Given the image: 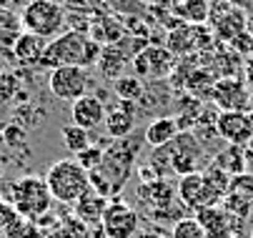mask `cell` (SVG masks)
I'll return each mask as SVG.
<instances>
[{"mask_svg":"<svg viewBox=\"0 0 253 238\" xmlns=\"http://www.w3.org/2000/svg\"><path fill=\"white\" fill-rule=\"evenodd\" d=\"M138 153H140V141H135L133 135H128L123 141H113L105 148L100 168L90 173V186L105 198L118 193L133 171Z\"/></svg>","mask_w":253,"mask_h":238,"instance_id":"6da1fadb","label":"cell"},{"mask_svg":"<svg viewBox=\"0 0 253 238\" xmlns=\"http://www.w3.org/2000/svg\"><path fill=\"white\" fill-rule=\"evenodd\" d=\"M100 50H103V45H98L88 33H83V30H65V33H60L58 38L48 40V48H45L41 68H50V71H55V68H60V65L93 68V65H98Z\"/></svg>","mask_w":253,"mask_h":238,"instance_id":"7a4b0ae2","label":"cell"},{"mask_svg":"<svg viewBox=\"0 0 253 238\" xmlns=\"http://www.w3.org/2000/svg\"><path fill=\"white\" fill-rule=\"evenodd\" d=\"M45 183L53 196V200L63 206H76V203L93 188L90 186V173L76 160V158H63L55 160L45 171Z\"/></svg>","mask_w":253,"mask_h":238,"instance_id":"3957f363","label":"cell"},{"mask_svg":"<svg viewBox=\"0 0 253 238\" xmlns=\"http://www.w3.org/2000/svg\"><path fill=\"white\" fill-rule=\"evenodd\" d=\"M5 200L18 211L20 218L35 221V223L45 218L53 208V196L48 191L45 178H41V176H23V178L13 181Z\"/></svg>","mask_w":253,"mask_h":238,"instance_id":"277c9868","label":"cell"},{"mask_svg":"<svg viewBox=\"0 0 253 238\" xmlns=\"http://www.w3.org/2000/svg\"><path fill=\"white\" fill-rule=\"evenodd\" d=\"M20 20H23V30L41 36L45 40H53L63 33L68 15L58 0H30L20 10Z\"/></svg>","mask_w":253,"mask_h":238,"instance_id":"5b68a950","label":"cell"},{"mask_svg":"<svg viewBox=\"0 0 253 238\" xmlns=\"http://www.w3.org/2000/svg\"><path fill=\"white\" fill-rule=\"evenodd\" d=\"M161 153L166 156V165L178 178L201 171L198 163L203 158V148L193 130H180L166 148H161Z\"/></svg>","mask_w":253,"mask_h":238,"instance_id":"8992f818","label":"cell"},{"mask_svg":"<svg viewBox=\"0 0 253 238\" xmlns=\"http://www.w3.org/2000/svg\"><path fill=\"white\" fill-rule=\"evenodd\" d=\"M178 198L186 208L191 211H203V208H211V206H218L223 200V196L211 186V181L206 178L203 171H196V173H188V176H180L178 178Z\"/></svg>","mask_w":253,"mask_h":238,"instance_id":"52a82bcc","label":"cell"},{"mask_svg":"<svg viewBox=\"0 0 253 238\" xmlns=\"http://www.w3.org/2000/svg\"><path fill=\"white\" fill-rule=\"evenodd\" d=\"M48 88L58 100H70V103H76L78 98L88 95V88H90L88 68H78V65L55 68V71H50V76H48Z\"/></svg>","mask_w":253,"mask_h":238,"instance_id":"ba28073f","label":"cell"},{"mask_svg":"<svg viewBox=\"0 0 253 238\" xmlns=\"http://www.w3.org/2000/svg\"><path fill=\"white\" fill-rule=\"evenodd\" d=\"M246 20H248V13L231 5V3H218L211 8V18H208V28L215 36V40H221L226 45H231L238 36L246 33Z\"/></svg>","mask_w":253,"mask_h":238,"instance_id":"9c48e42d","label":"cell"},{"mask_svg":"<svg viewBox=\"0 0 253 238\" xmlns=\"http://www.w3.org/2000/svg\"><path fill=\"white\" fill-rule=\"evenodd\" d=\"M133 68H135V76L140 80H161V78H168L173 73V63H175V55L166 48V45H146L133 60Z\"/></svg>","mask_w":253,"mask_h":238,"instance_id":"30bf717a","label":"cell"},{"mask_svg":"<svg viewBox=\"0 0 253 238\" xmlns=\"http://www.w3.org/2000/svg\"><path fill=\"white\" fill-rule=\"evenodd\" d=\"M140 228V216L123 200H111L105 208L100 231L105 238H133Z\"/></svg>","mask_w":253,"mask_h":238,"instance_id":"8fae6325","label":"cell"},{"mask_svg":"<svg viewBox=\"0 0 253 238\" xmlns=\"http://www.w3.org/2000/svg\"><path fill=\"white\" fill-rule=\"evenodd\" d=\"M211 100L213 106H218L221 111H241L248 113L253 95L246 85V80L241 78H218L215 85L211 88Z\"/></svg>","mask_w":253,"mask_h":238,"instance_id":"7c38bea8","label":"cell"},{"mask_svg":"<svg viewBox=\"0 0 253 238\" xmlns=\"http://www.w3.org/2000/svg\"><path fill=\"white\" fill-rule=\"evenodd\" d=\"M215 133L228 146H248L253 141V118L241 111H218L215 116Z\"/></svg>","mask_w":253,"mask_h":238,"instance_id":"4fadbf2b","label":"cell"},{"mask_svg":"<svg viewBox=\"0 0 253 238\" xmlns=\"http://www.w3.org/2000/svg\"><path fill=\"white\" fill-rule=\"evenodd\" d=\"M211 43V33L206 25H178L173 30L166 33V48L173 53V55H188V53H196L201 48H208Z\"/></svg>","mask_w":253,"mask_h":238,"instance_id":"5bb4252c","label":"cell"},{"mask_svg":"<svg viewBox=\"0 0 253 238\" xmlns=\"http://www.w3.org/2000/svg\"><path fill=\"white\" fill-rule=\"evenodd\" d=\"M135 103H128V100H118L116 106H111L105 111V123L103 130L111 141H123L128 135H133L135 128Z\"/></svg>","mask_w":253,"mask_h":238,"instance_id":"9a60e30c","label":"cell"},{"mask_svg":"<svg viewBox=\"0 0 253 238\" xmlns=\"http://www.w3.org/2000/svg\"><path fill=\"white\" fill-rule=\"evenodd\" d=\"M196 218L201 221L206 238H236L238 231V218L231 216L223 206H211L196 213Z\"/></svg>","mask_w":253,"mask_h":238,"instance_id":"2e32d148","label":"cell"},{"mask_svg":"<svg viewBox=\"0 0 253 238\" xmlns=\"http://www.w3.org/2000/svg\"><path fill=\"white\" fill-rule=\"evenodd\" d=\"M105 103L98 98V95H83L78 98L73 106H70V118H73L76 125L85 128V130H95V128H103L105 123Z\"/></svg>","mask_w":253,"mask_h":238,"instance_id":"e0dca14e","label":"cell"},{"mask_svg":"<svg viewBox=\"0 0 253 238\" xmlns=\"http://www.w3.org/2000/svg\"><path fill=\"white\" fill-rule=\"evenodd\" d=\"M45 48H48V40H45V38L33 36V33L23 30V36H20V38L15 40V45H13V58H15L20 65L41 68L43 55H45Z\"/></svg>","mask_w":253,"mask_h":238,"instance_id":"ac0fdd59","label":"cell"},{"mask_svg":"<svg viewBox=\"0 0 253 238\" xmlns=\"http://www.w3.org/2000/svg\"><path fill=\"white\" fill-rule=\"evenodd\" d=\"M108 200L105 196H100L95 188H90L76 206H73V216L85 226V228H90V226H100L103 223V216H105V208H108Z\"/></svg>","mask_w":253,"mask_h":238,"instance_id":"d6986e66","label":"cell"},{"mask_svg":"<svg viewBox=\"0 0 253 238\" xmlns=\"http://www.w3.org/2000/svg\"><path fill=\"white\" fill-rule=\"evenodd\" d=\"M178 133H180L178 120L170 118V116H163V118H156L146 125V130H143V143H148L153 151H161L175 138Z\"/></svg>","mask_w":253,"mask_h":238,"instance_id":"ffe728a7","label":"cell"},{"mask_svg":"<svg viewBox=\"0 0 253 238\" xmlns=\"http://www.w3.org/2000/svg\"><path fill=\"white\" fill-rule=\"evenodd\" d=\"M88 36L98 43V45H116V43H121L123 38H126V30H123V25L118 23V20H113V18H108V15H95V18H90V23H88Z\"/></svg>","mask_w":253,"mask_h":238,"instance_id":"44dd1931","label":"cell"},{"mask_svg":"<svg viewBox=\"0 0 253 238\" xmlns=\"http://www.w3.org/2000/svg\"><path fill=\"white\" fill-rule=\"evenodd\" d=\"M211 0H173L170 13L188 25H206L211 18Z\"/></svg>","mask_w":253,"mask_h":238,"instance_id":"7402d4cb","label":"cell"},{"mask_svg":"<svg viewBox=\"0 0 253 238\" xmlns=\"http://www.w3.org/2000/svg\"><path fill=\"white\" fill-rule=\"evenodd\" d=\"M128 63V53L123 50V43H116V45H105L100 50V58H98V71L105 76V78H121L126 76L123 68Z\"/></svg>","mask_w":253,"mask_h":238,"instance_id":"603a6c76","label":"cell"},{"mask_svg":"<svg viewBox=\"0 0 253 238\" xmlns=\"http://www.w3.org/2000/svg\"><path fill=\"white\" fill-rule=\"evenodd\" d=\"M138 196L143 200H148V206H153V208H168L173 196H178V191L168 181L158 178V181H151V183H143L140 191H138Z\"/></svg>","mask_w":253,"mask_h":238,"instance_id":"cb8c5ba5","label":"cell"},{"mask_svg":"<svg viewBox=\"0 0 253 238\" xmlns=\"http://www.w3.org/2000/svg\"><path fill=\"white\" fill-rule=\"evenodd\" d=\"M23 36V20L20 15H15L13 10L3 8L0 10V50H10L13 53V45L15 40Z\"/></svg>","mask_w":253,"mask_h":238,"instance_id":"d4e9b609","label":"cell"},{"mask_svg":"<svg viewBox=\"0 0 253 238\" xmlns=\"http://www.w3.org/2000/svg\"><path fill=\"white\" fill-rule=\"evenodd\" d=\"M60 138H63V146L73 153V156H78L81 151H85V148L93 146L90 130H85V128H81V125H76V123L63 125V128H60Z\"/></svg>","mask_w":253,"mask_h":238,"instance_id":"484cf974","label":"cell"},{"mask_svg":"<svg viewBox=\"0 0 253 238\" xmlns=\"http://www.w3.org/2000/svg\"><path fill=\"white\" fill-rule=\"evenodd\" d=\"M113 93L118 95V100H128V103H138L146 95V85L138 76H121L113 80Z\"/></svg>","mask_w":253,"mask_h":238,"instance_id":"4316f807","label":"cell"},{"mask_svg":"<svg viewBox=\"0 0 253 238\" xmlns=\"http://www.w3.org/2000/svg\"><path fill=\"white\" fill-rule=\"evenodd\" d=\"M213 165H218L221 171H226L228 176H243L246 171V158H243V151L238 146H228L218 158H215Z\"/></svg>","mask_w":253,"mask_h":238,"instance_id":"83f0119b","label":"cell"},{"mask_svg":"<svg viewBox=\"0 0 253 238\" xmlns=\"http://www.w3.org/2000/svg\"><path fill=\"white\" fill-rule=\"evenodd\" d=\"M170 238H206V231L196 216H186V218H178L173 223Z\"/></svg>","mask_w":253,"mask_h":238,"instance_id":"f1b7e54d","label":"cell"},{"mask_svg":"<svg viewBox=\"0 0 253 238\" xmlns=\"http://www.w3.org/2000/svg\"><path fill=\"white\" fill-rule=\"evenodd\" d=\"M5 238H48V233L35 223V221H25V218H18L8 231H5Z\"/></svg>","mask_w":253,"mask_h":238,"instance_id":"f546056e","label":"cell"},{"mask_svg":"<svg viewBox=\"0 0 253 238\" xmlns=\"http://www.w3.org/2000/svg\"><path fill=\"white\" fill-rule=\"evenodd\" d=\"M20 93V80L10 71H0V106H8Z\"/></svg>","mask_w":253,"mask_h":238,"instance_id":"4dcf8cb0","label":"cell"},{"mask_svg":"<svg viewBox=\"0 0 253 238\" xmlns=\"http://www.w3.org/2000/svg\"><path fill=\"white\" fill-rule=\"evenodd\" d=\"M103 156H105V148H100V146H90V148H85V151H81L78 156H73L88 173H93V171H98L100 168V163H103Z\"/></svg>","mask_w":253,"mask_h":238,"instance_id":"1f68e13d","label":"cell"},{"mask_svg":"<svg viewBox=\"0 0 253 238\" xmlns=\"http://www.w3.org/2000/svg\"><path fill=\"white\" fill-rule=\"evenodd\" d=\"M18 218H20V216H18V211L10 206V203H8L5 198H0V231L5 233V231L18 221Z\"/></svg>","mask_w":253,"mask_h":238,"instance_id":"d6a6232c","label":"cell"},{"mask_svg":"<svg viewBox=\"0 0 253 238\" xmlns=\"http://www.w3.org/2000/svg\"><path fill=\"white\" fill-rule=\"evenodd\" d=\"M231 48H233L238 55H243V58H251V55H253V36H248V30H246L243 36H238V38L231 43Z\"/></svg>","mask_w":253,"mask_h":238,"instance_id":"836d02e7","label":"cell"},{"mask_svg":"<svg viewBox=\"0 0 253 238\" xmlns=\"http://www.w3.org/2000/svg\"><path fill=\"white\" fill-rule=\"evenodd\" d=\"M243 78H246V85H248V90L253 95V55L246 58V63H243Z\"/></svg>","mask_w":253,"mask_h":238,"instance_id":"e575fe53","label":"cell"},{"mask_svg":"<svg viewBox=\"0 0 253 238\" xmlns=\"http://www.w3.org/2000/svg\"><path fill=\"white\" fill-rule=\"evenodd\" d=\"M226 3H231V5H236V8L246 10V13H251V10H253V0H226Z\"/></svg>","mask_w":253,"mask_h":238,"instance_id":"d590c367","label":"cell"},{"mask_svg":"<svg viewBox=\"0 0 253 238\" xmlns=\"http://www.w3.org/2000/svg\"><path fill=\"white\" fill-rule=\"evenodd\" d=\"M246 30H248V36H253V10L248 13V20H246Z\"/></svg>","mask_w":253,"mask_h":238,"instance_id":"8d00e7d4","label":"cell"},{"mask_svg":"<svg viewBox=\"0 0 253 238\" xmlns=\"http://www.w3.org/2000/svg\"><path fill=\"white\" fill-rule=\"evenodd\" d=\"M3 133H5V130H3V125H0V138H3Z\"/></svg>","mask_w":253,"mask_h":238,"instance_id":"74e56055","label":"cell"},{"mask_svg":"<svg viewBox=\"0 0 253 238\" xmlns=\"http://www.w3.org/2000/svg\"><path fill=\"white\" fill-rule=\"evenodd\" d=\"M0 178H3V168H0Z\"/></svg>","mask_w":253,"mask_h":238,"instance_id":"f35d334b","label":"cell"},{"mask_svg":"<svg viewBox=\"0 0 253 238\" xmlns=\"http://www.w3.org/2000/svg\"><path fill=\"white\" fill-rule=\"evenodd\" d=\"M251 238H253V231H251Z\"/></svg>","mask_w":253,"mask_h":238,"instance_id":"ab89813d","label":"cell"}]
</instances>
